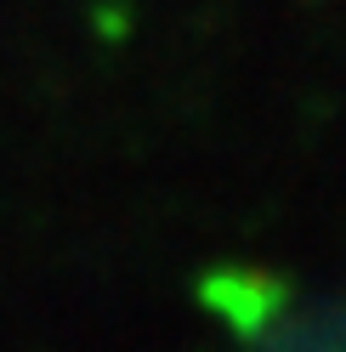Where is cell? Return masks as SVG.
Segmentation results:
<instances>
[{
  "instance_id": "obj_1",
  "label": "cell",
  "mask_w": 346,
  "mask_h": 352,
  "mask_svg": "<svg viewBox=\"0 0 346 352\" xmlns=\"http://www.w3.org/2000/svg\"><path fill=\"white\" fill-rule=\"evenodd\" d=\"M199 301L216 324H227L239 341H262L267 329L284 324L290 284L262 267H216L199 278Z\"/></svg>"
}]
</instances>
